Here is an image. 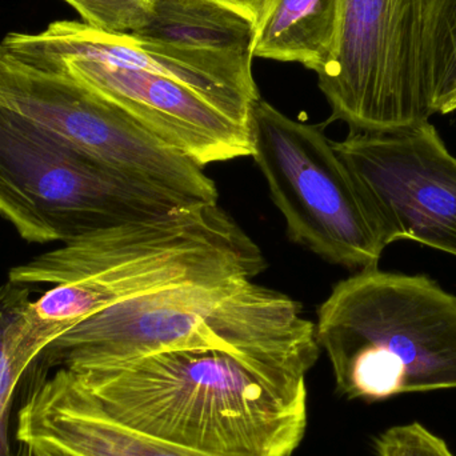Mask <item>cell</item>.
<instances>
[{
	"instance_id": "17",
	"label": "cell",
	"mask_w": 456,
	"mask_h": 456,
	"mask_svg": "<svg viewBox=\"0 0 456 456\" xmlns=\"http://www.w3.org/2000/svg\"><path fill=\"white\" fill-rule=\"evenodd\" d=\"M83 23L109 34H136L151 20L155 0H64Z\"/></svg>"
},
{
	"instance_id": "8",
	"label": "cell",
	"mask_w": 456,
	"mask_h": 456,
	"mask_svg": "<svg viewBox=\"0 0 456 456\" xmlns=\"http://www.w3.org/2000/svg\"><path fill=\"white\" fill-rule=\"evenodd\" d=\"M0 106L37 123L128 178L195 205H216V182L119 107L66 75L13 56L0 40Z\"/></svg>"
},
{
	"instance_id": "12",
	"label": "cell",
	"mask_w": 456,
	"mask_h": 456,
	"mask_svg": "<svg viewBox=\"0 0 456 456\" xmlns=\"http://www.w3.org/2000/svg\"><path fill=\"white\" fill-rule=\"evenodd\" d=\"M31 37L48 47L165 75L243 117L249 118L252 104L260 99L252 77V56L160 45L134 34L99 31L77 20L53 21Z\"/></svg>"
},
{
	"instance_id": "4",
	"label": "cell",
	"mask_w": 456,
	"mask_h": 456,
	"mask_svg": "<svg viewBox=\"0 0 456 456\" xmlns=\"http://www.w3.org/2000/svg\"><path fill=\"white\" fill-rule=\"evenodd\" d=\"M315 334L347 399L456 390V295L428 275L358 271L322 303Z\"/></svg>"
},
{
	"instance_id": "15",
	"label": "cell",
	"mask_w": 456,
	"mask_h": 456,
	"mask_svg": "<svg viewBox=\"0 0 456 456\" xmlns=\"http://www.w3.org/2000/svg\"><path fill=\"white\" fill-rule=\"evenodd\" d=\"M134 35L160 45L252 56L255 28L233 11L205 0H155L151 20Z\"/></svg>"
},
{
	"instance_id": "19",
	"label": "cell",
	"mask_w": 456,
	"mask_h": 456,
	"mask_svg": "<svg viewBox=\"0 0 456 456\" xmlns=\"http://www.w3.org/2000/svg\"><path fill=\"white\" fill-rule=\"evenodd\" d=\"M205 2L214 3V4L233 11L249 21L256 31L270 0H205Z\"/></svg>"
},
{
	"instance_id": "18",
	"label": "cell",
	"mask_w": 456,
	"mask_h": 456,
	"mask_svg": "<svg viewBox=\"0 0 456 456\" xmlns=\"http://www.w3.org/2000/svg\"><path fill=\"white\" fill-rule=\"evenodd\" d=\"M378 456H456L444 439L419 422L393 426L374 439Z\"/></svg>"
},
{
	"instance_id": "11",
	"label": "cell",
	"mask_w": 456,
	"mask_h": 456,
	"mask_svg": "<svg viewBox=\"0 0 456 456\" xmlns=\"http://www.w3.org/2000/svg\"><path fill=\"white\" fill-rule=\"evenodd\" d=\"M15 436L31 456H213L118 422L67 369L37 370L19 404Z\"/></svg>"
},
{
	"instance_id": "3",
	"label": "cell",
	"mask_w": 456,
	"mask_h": 456,
	"mask_svg": "<svg viewBox=\"0 0 456 456\" xmlns=\"http://www.w3.org/2000/svg\"><path fill=\"white\" fill-rule=\"evenodd\" d=\"M211 348L297 385L321 354L302 305L249 279L183 284L112 305L63 332L40 354L45 369L109 366L152 354Z\"/></svg>"
},
{
	"instance_id": "10",
	"label": "cell",
	"mask_w": 456,
	"mask_h": 456,
	"mask_svg": "<svg viewBox=\"0 0 456 456\" xmlns=\"http://www.w3.org/2000/svg\"><path fill=\"white\" fill-rule=\"evenodd\" d=\"M386 247L410 240L456 256V157L428 122L334 142Z\"/></svg>"
},
{
	"instance_id": "5",
	"label": "cell",
	"mask_w": 456,
	"mask_h": 456,
	"mask_svg": "<svg viewBox=\"0 0 456 456\" xmlns=\"http://www.w3.org/2000/svg\"><path fill=\"white\" fill-rule=\"evenodd\" d=\"M189 206L0 106V216L28 243H69Z\"/></svg>"
},
{
	"instance_id": "13",
	"label": "cell",
	"mask_w": 456,
	"mask_h": 456,
	"mask_svg": "<svg viewBox=\"0 0 456 456\" xmlns=\"http://www.w3.org/2000/svg\"><path fill=\"white\" fill-rule=\"evenodd\" d=\"M342 0H270L255 31L252 56L329 69L339 43Z\"/></svg>"
},
{
	"instance_id": "2",
	"label": "cell",
	"mask_w": 456,
	"mask_h": 456,
	"mask_svg": "<svg viewBox=\"0 0 456 456\" xmlns=\"http://www.w3.org/2000/svg\"><path fill=\"white\" fill-rule=\"evenodd\" d=\"M265 267L259 246L216 203L80 236L11 268L8 281L53 284L29 305L51 343L126 300L183 284L252 281Z\"/></svg>"
},
{
	"instance_id": "16",
	"label": "cell",
	"mask_w": 456,
	"mask_h": 456,
	"mask_svg": "<svg viewBox=\"0 0 456 456\" xmlns=\"http://www.w3.org/2000/svg\"><path fill=\"white\" fill-rule=\"evenodd\" d=\"M428 88L433 114L456 111V0H433L428 23Z\"/></svg>"
},
{
	"instance_id": "7",
	"label": "cell",
	"mask_w": 456,
	"mask_h": 456,
	"mask_svg": "<svg viewBox=\"0 0 456 456\" xmlns=\"http://www.w3.org/2000/svg\"><path fill=\"white\" fill-rule=\"evenodd\" d=\"M431 5L433 0H342L337 56L318 75L331 109L329 123L386 133L430 120Z\"/></svg>"
},
{
	"instance_id": "6",
	"label": "cell",
	"mask_w": 456,
	"mask_h": 456,
	"mask_svg": "<svg viewBox=\"0 0 456 456\" xmlns=\"http://www.w3.org/2000/svg\"><path fill=\"white\" fill-rule=\"evenodd\" d=\"M249 134L251 157L289 239L334 265L378 267L386 246L324 125L291 119L260 98L249 112Z\"/></svg>"
},
{
	"instance_id": "14",
	"label": "cell",
	"mask_w": 456,
	"mask_h": 456,
	"mask_svg": "<svg viewBox=\"0 0 456 456\" xmlns=\"http://www.w3.org/2000/svg\"><path fill=\"white\" fill-rule=\"evenodd\" d=\"M28 284L0 287V456H31L15 436L16 412L48 343L29 318Z\"/></svg>"
},
{
	"instance_id": "9",
	"label": "cell",
	"mask_w": 456,
	"mask_h": 456,
	"mask_svg": "<svg viewBox=\"0 0 456 456\" xmlns=\"http://www.w3.org/2000/svg\"><path fill=\"white\" fill-rule=\"evenodd\" d=\"M2 43L20 61L66 75L111 102L166 146L202 168L252 155L249 118L184 83L48 47L31 34L10 32Z\"/></svg>"
},
{
	"instance_id": "1",
	"label": "cell",
	"mask_w": 456,
	"mask_h": 456,
	"mask_svg": "<svg viewBox=\"0 0 456 456\" xmlns=\"http://www.w3.org/2000/svg\"><path fill=\"white\" fill-rule=\"evenodd\" d=\"M72 372L118 422L203 454L291 456L305 436V385L224 351H165Z\"/></svg>"
}]
</instances>
